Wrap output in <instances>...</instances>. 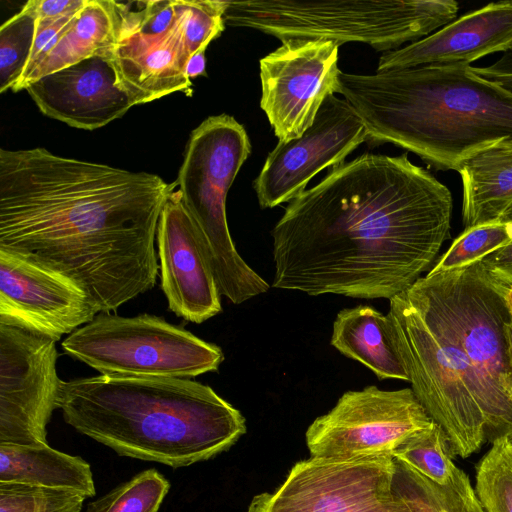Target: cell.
Returning <instances> with one entry per match:
<instances>
[{"label": "cell", "instance_id": "6da1fadb", "mask_svg": "<svg viewBox=\"0 0 512 512\" xmlns=\"http://www.w3.org/2000/svg\"><path fill=\"white\" fill-rule=\"evenodd\" d=\"M452 195L407 153H366L289 202L271 235L278 289L388 299L450 237Z\"/></svg>", "mask_w": 512, "mask_h": 512}, {"label": "cell", "instance_id": "7a4b0ae2", "mask_svg": "<svg viewBox=\"0 0 512 512\" xmlns=\"http://www.w3.org/2000/svg\"><path fill=\"white\" fill-rule=\"evenodd\" d=\"M176 182L54 155L0 150V248L73 279L99 313L152 289L154 242Z\"/></svg>", "mask_w": 512, "mask_h": 512}, {"label": "cell", "instance_id": "3957f363", "mask_svg": "<svg viewBox=\"0 0 512 512\" xmlns=\"http://www.w3.org/2000/svg\"><path fill=\"white\" fill-rule=\"evenodd\" d=\"M339 94L368 130L370 144L392 143L435 170H457L476 153L512 138V92L468 65L341 71Z\"/></svg>", "mask_w": 512, "mask_h": 512}, {"label": "cell", "instance_id": "277c9868", "mask_svg": "<svg viewBox=\"0 0 512 512\" xmlns=\"http://www.w3.org/2000/svg\"><path fill=\"white\" fill-rule=\"evenodd\" d=\"M58 406L67 424L118 455L172 468L211 459L246 433L238 409L187 378L100 374L62 381Z\"/></svg>", "mask_w": 512, "mask_h": 512}, {"label": "cell", "instance_id": "5b68a950", "mask_svg": "<svg viewBox=\"0 0 512 512\" xmlns=\"http://www.w3.org/2000/svg\"><path fill=\"white\" fill-rule=\"evenodd\" d=\"M387 315L411 389L453 455L469 457L487 441L486 425L474 373L453 333L415 284L390 299Z\"/></svg>", "mask_w": 512, "mask_h": 512}, {"label": "cell", "instance_id": "8992f818", "mask_svg": "<svg viewBox=\"0 0 512 512\" xmlns=\"http://www.w3.org/2000/svg\"><path fill=\"white\" fill-rule=\"evenodd\" d=\"M455 0L224 1V22L288 39H323L399 49L456 19Z\"/></svg>", "mask_w": 512, "mask_h": 512}, {"label": "cell", "instance_id": "52a82bcc", "mask_svg": "<svg viewBox=\"0 0 512 512\" xmlns=\"http://www.w3.org/2000/svg\"><path fill=\"white\" fill-rule=\"evenodd\" d=\"M414 284L446 322L474 373L486 440L512 438V371L504 336L511 314L504 287L480 261L427 274Z\"/></svg>", "mask_w": 512, "mask_h": 512}, {"label": "cell", "instance_id": "ba28073f", "mask_svg": "<svg viewBox=\"0 0 512 512\" xmlns=\"http://www.w3.org/2000/svg\"><path fill=\"white\" fill-rule=\"evenodd\" d=\"M251 149L244 126L234 117L210 116L191 132L176 180L204 242L220 294L233 304L270 288L237 252L226 217L228 191Z\"/></svg>", "mask_w": 512, "mask_h": 512}, {"label": "cell", "instance_id": "9c48e42d", "mask_svg": "<svg viewBox=\"0 0 512 512\" xmlns=\"http://www.w3.org/2000/svg\"><path fill=\"white\" fill-rule=\"evenodd\" d=\"M63 350L101 375L187 378L217 371L221 348L161 317L100 313L69 334Z\"/></svg>", "mask_w": 512, "mask_h": 512}, {"label": "cell", "instance_id": "30bf717a", "mask_svg": "<svg viewBox=\"0 0 512 512\" xmlns=\"http://www.w3.org/2000/svg\"><path fill=\"white\" fill-rule=\"evenodd\" d=\"M393 455L298 461L247 512H412L393 490Z\"/></svg>", "mask_w": 512, "mask_h": 512}, {"label": "cell", "instance_id": "8fae6325", "mask_svg": "<svg viewBox=\"0 0 512 512\" xmlns=\"http://www.w3.org/2000/svg\"><path fill=\"white\" fill-rule=\"evenodd\" d=\"M434 421L411 388L375 385L347 391L306 431L310 457L354 458L392 455L413 433Z\"/></svg>", "mask_w": 512, "mask_h": 512}, {"label": "cell", "instance_id": "7c38bea8", "mask_svg": "<svg viewBox=\"0 0 512 512\" xmlns=\"http://www.w3.org/2000/svg\"><path fill=\"white\" fill-rule=\"evenodd\" d=\"M54 339L0 323V444L44 445L63 380Z\"/></svg>", "mask_w": 512, "mask_h": 512}, {"label": "cell", "instance_id": "4fadbf2b", "mask_svg": "<svg viewBox=\"0 0 512 512\" xmlns=\"http://www.w3.org/2000/svg\"><path fill=\"white\" fill-rule=\"evenodd\" d=\"M339 47L323 39H288L260 59V106L278 142L300 137L325 99L338 93Z\"/></svg>", "mask_w": 512, "mask_h": 512}, {"label": "cell", "instance_id": "5bb4252c", "mask_svg": "<svg viewBox=\"0 0 512 512\" xmlns=\"http://www.w3.org/2000/svg\"><path fill=\"white\" fill-rule=\"evenodd\" d=\"M368 140V130L345 99L328 96L310 128L300 137L278 142L268 154L253 187L261 208L290 202L310 180Z\"/></svg>", "mask_w": 512, "mask_h": 512}, {"label": "cell", "instance_id": "9a60e30c", "mask_svg": "<svg viewBox=\"0 0 512 512\" xmlns=\"http://www.w3.org/2000/svg\"><path fill=\"white\" fill-rule=\"evenodd\" d=\"M98 313L88 294L70 277L0 248V323L58 341Z\"/></svg>", "mask_w": 512, "mask_h": 512}, {"label": "cell", "instance_id": "2e32d148", "mask_svg": "<svg viewBox=\"0 0 512 512\" xmlns=\"http://www.w3.org/2000/svg\"><path fill=\"white\" fill-rule=\"evenodd\" d=\"M161 288L169 309L196 324L221 312L220 291L200 232L174 190L156 233Z\"/></svg>", "mask_w": 512, "mask_h": 512}, {"label": "cell", "instance_id": "e0dca14e", "mask_svg": "<svg viewBox=\"0 0 512 512\" xmlns=\"http://www.w3.org/2000/svg\"><path fill=\"white\" fill-rule=\"evenodd\" d=\"M173 7V21L162 32L141 31L117 20V37L110 52V61L116 74V86L130 97L134 105L177 91L187 96L193 93L192 82L186 72L191 57L177 0H173Z\"/></svg>", "mask_w": 512, "mask_h": 512}, {"label": "cell", "instance_id": "ac0fdd59", "mask_svg": "<svg viewBox=\"0 0 512 512\" xmlns=\"http://www.w3.org/2000/svg\"><path fill=\"white\" fill-rule=\"evenodd\" d=\"M111 49L46 75L26 90L44 115L79 129L101 128L134 106L116 86Z\"/></svg>", "mask_w": 512, "mask_h": 512}, {"label": "cell", "instance_id": "d6986e66", "mask_svg": "<svg viewBox=\"0 0 512 512\" xmlns=\"http://www.w3.org/2000/svg\"><path fill=\"white\" fill-rule=\"evenodd\" d=\"M512 44V0L491 2L470 11L431 35L383 52L377 71L424 65H468L507 52Z\"/></svg>", "mask_w": 512, "mask_h": 512}, {"label": "cell", "instance_id": "ffe728a7", "mask_svg": "<svg viewBox=\"0 0 512 512\" xmlns=\"http://www.w3.org/2000/svg\"><path fill=\"white\" fill-rule=\"evenodd\" d=\"M456 171L462 183L465 229L512 221V138L469 157Z\"/></svg>", "mask_w": 512, "mask_h": 512}, {"label": "cell", "instance_id": "44dd1931", "mask_svg": "<svg viewBox=\"0 0 512 512\" xmlns=\"http://www.w3.org/2000/svg\"><path fill=\"white\" fill-rule=\"evenodd\" d=\"M0 483L76 492L86 498L96 493L90 464L49 444H0Z\"/></svg>", "mask_w": 512, "mask_h": 512}, {"label": "cell", "instance_id": "7402d4cb", "mask_svg": "<svg viewBox=\"0 0 512 512\" xmlns=\"http://www.w3.org/2000/svg\"><path fill=\"white\" fill-rule=\"evenodd\" d=\"M331 345L369 368L380 380L409 381L394 345L388 315L369 305L341 310L333 323Z\"/></svg>", "mask_w": 512, "mask_h": 512}, {"label": "cell", "instance_id": "603a6c76", "mask_svg": "<svg viewBox=\"0 0 512 512\" xmlns=\"http://www.w3.org/2000/svg\"><path fill=\"white\" fill-rule=\"evenodd\" d=\"M117 37L113 0H87L61 31L49 51L15 92L38 79L109 51Z\"/></svg>", "mask_w": 512, "mask_h": 512}, {"label": "cell", "instance_id": "cb8c5ba5", "mask_svg": "<svg viewBox=\"0 0 512 512\" xmlns=\"http://www.w3.org/2000/svg\"><path fill=\"white\" fill-rule=\"evenodd\" d=\"M393 490L412 512H485L468 475L457 468L444 485L394 457Z\"/></svg>", "mask_w": 512, "mask_h": 512}, {"label": "cell", "instance_id": "d4e9b609", "mask_svg": "<svg viewBox=\"0 0 512 512\" xmlns=\"http://www.w3.org/2000/svg\"><path fill=\"white\" fill-rule=\"evenodd\" d=\"M392 455L441 485L447 484L458 468L447 435L435 422L409 436Z\"/></svg>", "mask_w": 512, "mask_h": 512}, {"label": "cell", "instance_id": "484cf974", "mask_svg": "<svg viewBox=\"0 0 512 512\" xmlns=\"http://www.w3.org/2000/svg\"><path fill=\"white\" fill-rule=\"evenodd\" d=\"M169 489V481L150 468L90 502L84 512H158Z\"/></svg>", "mask_w": 512, "mask_h": 512}, {"label": "cell", "instance_id": "4316f807", "mask_svg": "<svg viewBox=\"0 0 512 512\" xmlns=\"http://www.w3.org/2000/svg\"><path fill=\"white\" fill-rule=\"evenodd\" d=\"M512 241V221L481 224L465 229L428 274L466 267Z\"/></svg>", "mask_w": 512, "mask_h": 512}, {"label": "cell", "instance_id": "83f0119b", "mask_svg": "<svg viewBox=\"0 0 512 512\" xmlns=\"http://www.w3.org/2000/svg\"><path fill=\"white\" fill-rule=\"evenodd\" d=\"M36 16L22 8L0 28V92L13 89L21 79L31 53Z\"/></svg>", "mask_w": 512, "mask_h": 512}, {"label": "cell", "instance_id": "f1b7e54d", "mask_svg": "<svg viewBox=\"0 0 512 512\" xmlns=\"http://www.w3.org/2000/svg\"><path fill=\"white\" fill-rule=\"evenodd\" d=\"M476 495L486 512H512V467L506 460L501 440L476 466Z\"/></svg>", "mask_w": 512, "mask_h": 512}, {"label": "cell", "instance_id": "f546056e", "mask_svg": "<svg viewBox=\"0 0 512 512\" xmlns=\"http://www.w3.org/2000/svg\"><path fill=\"white\" fill-rule=\"evenodd\" d=\"M85 499L76 492L0 483V512H80Z\"/></svg>", "mask_w": 512, "mask_h": 512}, {"label": "cell", "instance_id": "4dcf8cb0", "mask_svg": "<svg viewBox=\"0 0 512 512\" xmlns=\"http://www.w3.org/2000/svg\"><path fill=\"white\" fill-rule=\"evenodd\" d=\"M190 57L205 51L209 43L224 30V1L177 0Z\"/></svg>", "mask_w": 512, "mask_h": 512}, {"label": "cell", "instance_id": "1f68e13d", "mask_svg": "<svg viewBox=\"0 0 512 512\" xmlns=\"http://www.w3.org/2000/svg\"><path fill=\"white\" fill-rule=\"evenodd\" d=\"M74 16L75 14L60 18H36L35 36L28 63L25 67L21 79L12 89V91L15 92L16 89L23 83V81L31 74L41 59L49 51L61 31L73 19Z\"/></svg>", "mask_w": 512, "mask_h": 512}, {"label": "cell", "instance_id": "d6a6232c", "mask_svg": "<svg viewBox=\"0 0 512 512\" xmlns=\"http://www.w3.org/2000/svg\"><path fill=\"white\" fill-rule=\"evenodd\" d=\"M487 275L504 288L512 287V241L480 261Z\"/></svg>", "mask_w": 512, "mask_h": 512}, {"label": "cell", "instance_id": "836d02e7", "mask_svg": "<svg viewBox=\"0 0 512 512\" xmlns=\"http://www.w3.org/2000/svg\"><path fill=\"white\" fill-rule=\"evenodd\" d=\"M87 0H29L23 8L36 18H60L76 14Z\"/></svg>", "mask_w": 512, "mask_h": 512}, {"label": "cell", "instance_id": "e575fe53", "mask_svg": "<svg viewBox=\"0 0 512 512\" xmlns=\"http://www.w3.org/2000/svg\"><path fill=\"white\" fill-rule=\"evenodd\" d=\"M483 76L512 92V52H504L497 61L484 67Z\"/></svg>", "mask_w": 512, "mask_h": 512}, {"label": "cell", "instance_id": "d590c367", "mask_svg": "<svg viewBox=\"0 0 512 512\" xmlns=\"http://www.w3.org/2000/svg\"><path fill=\"white\" fill-rule=\"evenodd\" d=\"M187 75L188 77L194 78L198 75L205 74V57L204 52L198 53L194 55L188 62L187 65Z\"/></svg>", "mask_w": 512, "mask_h": 512}, {"label": "cell", "instance_id": "8d00e7d4", "mask_svg": "<svg viewBox=\"0 0 512 512\" xmlns=\"http://www.w3.org/2000/svg\"><path fill=\"white\" fill-rule=\"evenodd\" d=\"M504 336H505V342H506L507 359H508L509 367L512 371V317L505 324Z\"/></svg>", "mask_w": 512, "mask_h": 512}, {"label": "cell", "instance_id": "74e56055", "mask_svg": "<svg viewBox=\"0 0 512 512\" xmlns=\"http://www.w3.org/2000/svg\"><path fill=\"white\" fill-rule=\"evenodd\" d=\"M501 440L502 450L504 453V456L510 466L512 467V441L510 438H503Z\"/></svg>", "mask_w": 512, "mask_h": 512}, {"label": "cell", "instance_id": "f35d334b", "mask_svg": "<svg viewBox=\"0 0 512 512\" xmlns=\"http://www.w3.org/2000/svg\"><path fill=\"white\" fill-rule=\"evenodd\" d=\"M504 297L512 317V287L504 288Z\"/></svg>", "mask_w": 512, "mask_h": 512}, {"label": "cell", "instance_id": "ab89813d", "mask_svg": "<svg viewBox=\"0 0 512 512\" xmlns=\"http://www.w3.org/2000/svg\"><path fill=\"white\" fill-rule=\"evenodd\" d=\"M508 51H509V52H512V44L508 47L507 52H508Z\"/></svg>", "mask_w": 512, "mask_h": 512}, {"label": "cell", "instance_id": "60d3db41", "mask_svg": "<svg viewBox=\"0 0 512 512\" xmlns=\"http://www.w3.org/2000/svg\"><path fill=\"white\" fill-rule=\"evenodd\" d=\"M510 440L512 441V438H510Z\"/></svg>", "mask_w": 512, "mask_h": 512}]
</instances>
